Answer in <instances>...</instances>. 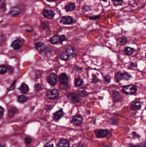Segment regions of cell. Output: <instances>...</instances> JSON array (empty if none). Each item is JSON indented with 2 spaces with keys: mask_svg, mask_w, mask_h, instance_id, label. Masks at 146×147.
<instances>
[{
  "mask_svg": "<svg viewBox=\"0 0 146 147\" xmlns=\"http://www.w3.org/2000/svg\"><path fill=\"white\" fill-rule=\"evenodd\" d=\"M66 38L63 35H55L51 38L50 41L53 44H62L63 42L66 40Z\"/></svg>",
  "mask_w": 146,
  "mask_h": 147,
  "instance_id": "6da1fadb",
  "label": "cell"
},
{
  "mask_svg": "<svg viewBox=\"0 0 146 147\" xmlns=\"http://www.w3.org/2000/svg\"><path fill=\"white\" fill-rule=\"evenodd\" d=\"M137 91V88L135 86L130 84L126 86L123 88V92L126 94H132L135 93Z\"/></svg>",
  "mask_w": 146,
  "mask_h": 147,
  "instance_id": "7a4b0ae2",
  "label": "cell"
},
{
  "mask_svg": "<svg viewBox=\"0 0 146 147\" xmlns=\"http://www.w3.org/2000/svg\"><path fill=\"white\" fill-rule=\"evenodd\" d=\"M83 117L80 115H76L72 117L71 119V123L74 125L78 126L80 125L83 122Z\"/></svg>",
  "mask_w": 146,
  "mask_h": 147,
  "instance_id": "3957f363",
  "label": "cell"
},
{
  "mask_svg": "<svg viewBox=\"0 0 146 147\" xmlns=\"http://www.w3.org/2000/svg\"><path fill=\"white\" fill-rule=\"evenodd\" d=\"M59 96V93L57 89H52L47 91L46 96L51 99H54L58 98Z\"/></svg>",
  "mask_w": 146,
  "mask_h": 147,
  "instance_id": "277c9868",
  "label": "cell"
},
{
  "mask_svg": "<svg viewBox=\"0 0 146 147\" xmlns=\"http://www.w3.org/2000/svg\"><path fill=\"white\" fill-rule=\"evenodd\" d=\"M58 76L55 73H53L51 74L48 77L47 81L49 84L52 86H54L57 82Z\"/></svg>",
  "mask_w": 146,
  "mask_h": 147,
  "instance_id": "5b68a950",
  "label": "cell"
},
{
  "mask_svg": "<svg viewBox=\"0 0 146 147\" xmlns=\"http://www.w3.org/2000/svg\"><path fill=\"white\" fill-rule=\"evenodd\" d=\"M73 22V20L72 17L69 16H63L60 18V22L63 25H70Z\"/></svg>",
  "mask_w": 146,
  "mask_h": 147,
  "instance_id": "8992f818",
  "label": "cell"
},
{
  "mask_svg": "<svg viewBox=\"0 0 146 147\" xmlns=\"http://www.w3.org/2000/svg\"><path fill=\"white\" fill-rule=\"evenodd\" d=\"M94 133L97 138H103L105 137L108 135V131L105 129H96L94 130Z\"/></svg>",
  "mask_w": 146,
  "mask_h": 147,
  "instance_id": "52a82bcc",
  "label": "cell"
},
{
  "mask_svg": "<svg viewBox=\"0 0 146 147\" xmlns=\"http://www.w3.org/2000/svg\"><path fill=\"white\" fill-rule=\"evenodd\" d=\"M69 100L73 103H78L79 102V98L78 95L75 93H69L67 96Z\"/></svg>",
  "mask_w": 146,
  "mask_h": 147,
  "instance_id": "ba28073f",
  "label": "cell"
},
{
  "mask_svg": "<svg viewBox=\"0 0 146 147\" xmlns=\"http://www.w3.org/2000/svg\"><path fill=\"white\" fill-rule=\"evenodd\" d=\"M55 14L56 13L54 11L51 10H45L43 13V15L44 17H45V18L48 19H52L53 18Z\"/></svg>",
  "mask_w": 146,
  "mask_h": 147,
  "instance_id": "9c48e42d",
  "label": "cell"
},
{
  "mask_svg": "<svg viewBox=\"0 0 146 147\" xmlns=\"http://www.w3.org/2000/svg\"><path fill=\"white\" fill-rule=\"evenodd\" d=\"M35 48L37 51L40 52H43L45 51L47 48V46L43 42H38L35 45Z\"/></svg>",
  "mask_w": 146,
  "mask_h": 147,
  "instance_id": "30bf717a",
  "label": "cell"
},
{
  "mask_svg": "<svg viewBox=\"0 0 146 147\" xmlns=\"http://www.w3.org/2000/svg\"><path fill=\"white\" fill-rule=\"evenodd\" d=\"M64 113L63 109H60V110L56 111V112L54 113L53 118L55 121H58L64 116Z\"/></svg>",
  "mask_w": 146,
  "mask_h": 147,
  "instance_id": "8fae6325",
  "label": "cell"
},
{
  "mask_svg": "<svg viewBox=\"0 0 146 147\" xmlns=\"http://www.w3.org/2000/svg\"><path fill=\"white\" fill-rule=\"evenodd\" d=\"M59 80L60 84H66L68 82V77L66 73H62L60 75Z\"/></svg>",
  "mask_w": 146,
  "mask_h": 147,
  "instance_id": "7c38bea8",
  "label": "cell"
},
{
  "mask_svg": "<svg viewBox=\"0 0 146 147\" xmlns=\"http://www.w3.org/2000/svg\"><path fill=\"white\" fill-rule=\"evenodd\" d=\"M22 46V41L19 40H15L12 44V47L13 49L15 50H18L20 49Z\"/></svg>",
  "mask_w": 146,
  "mask_h": 147,
  "instance_id": "4fadbf2b",
  "label": "cell"
},
{
  "mask_svg": "<svg viewBox=\"0 0 146 147\" xmlns=\"http://www.w3.org/2000/svg\"><path fill=\"white\" fill-rule=\"evenodd\" d=\"M76 4L73 2H70L67 4L64 7V9L67 12H72L76 9Z\"/></svg>",
  "mask_w": 146,
  "mask_h": 147,
  "instance_id": "5bb4252c",
  "label": "cell"
},
{
  "mask_svg": "<svg viewBox=\"0 0 146 147\" xmlns=\"http://www.w3.org/2000/svg\"><path fill=\"white\" fill-rule=\"evenodd\" d=\"M70 142L66 139H62L60 140L58 144V147H69Z\"/></svg>",
  "mask_w": 146,
  "mask_h": 147,
  "instance_id": "9a60e30c",
  "label": "cell"
},
{
  "mask_svg": "<svg viewBox=\"0 0 146 147\" xmlns=\"http://www.w3.org/2000/svg\"><path fill=\"white\" fill-rule=\"evenodd\" d=\"M20 92L22 94H26L29 91L28 86L25 84H22L19 88Z\"/></svg>",
  "mask_w": 146,
  "mask_h": 147,
  "instance_id": "2e32d148",
  "label": "cell"
},
{
  "mask_svg": "<svg viewBox=\"0 0 146 147\" xmlns=\"http://www.w3.org/2000/svg\"><path fill=\"white\" fill-rule=\"evenodd\" d=\"M20 13V9L18 7H15L11 9L9 11V14L12 16H16L19 14Z\"/></svg>",
  "mask_w": 146,
  "mask_h": 147,
  "instance_id": "e0dca14e",
  "label": "cell"
},
{
  "mask_svg": "<svg viewBox=\"0 0 146 147\" xmlns=\"http://www.w3.org/2000/svg\"><path fill=\"white\" fill-rule=\"evenodd\" d=\"M70 55L69 54V53L67 51H66L62 53L60 58L62 60L67 61V60H68L70 59Z\"/></svg>",
  "mask_w": 146,
  "mask_h": 147,
  "instance_id": "ac0fdd59",
  "label": "cell"
},
{
  "mask_svg": "<svg viewBox=\"0 0 146 147\" xmlns=\"http://www.w3.org/2000/svg\"><path fill=\"white\" fill-rule=\"evenodd\" d=\"M84 83L83 80L80 78H76L75 80V86L76 87H78L81 86Z\"/></svg>",
  "mask_w": 146,
  "mask_h": 147,
  "instance_id": "d6986e66",
  "label": "cell"
},
{
  "mask_svg": "<svg viewBox=\"0 0 146 147\" xmlns=\"http://www.w3.org/2000/svg\"><path fill=\"white\" fill-rule=\"evenodd\" d=\"M134 49L131 47H127L125 49L124 53L125 54L127 55H130L132 54L133 53Z\"/></svg>",
  "mask_w": 146,
  "mask_h": 147,
  "instance_id": "ffe728a7",
  "label": "cell"
},
{
  "mask_svg": "<svg viewBox=\"0 0 146 147\" xmlns=\"http://www.w3.org/2000/svg\"><path fill=\"white\" fill-rule=\"evenodd\" d=\"M18 110L16 109V108H13L9 109L8 111V115L10 117H12L14 115V114L17 112Z\"/></svg>",
  "mask_w": 146,
  "mask_h": 147,
  "instance_id": "44dd1931",
  "label": "cell"
},
{
  "mask_svg": "<svg viewBox=\"0 0 146 147\" xmlns=\"http://www.w3.org/2000/svg\"><path fill=\"white\" fill-rule=\"evenodd\" d=\"M27 100V98L26 96H25L24 95H21L18 96V101L19 102L23 103L24 102H25Z\"/></svg>",
  "mask_w": 146,
  "mask_h": 147,
  "instance_id": "7402d4cb",
  "label": "cell"
},
{
  "mask_svg": "<svg viewBox=\"0 0 146 147\" xmlns=\"http://www.w3.org/2000/svg\"><path fill=\"white\" fill-rule=\"evenodd\" d=\"M132 109L135 110H138L141 108V104L140 102H136L135 103H134L133 105H132Z\"/></svg>",
  "mask_w": 146,
  "mask_h": 147,
  "instance_id": "603a6c76",
  "label": "cell"
},
{
  "mask_svg": "<svg viewBox=\"0 0 146 147\" xmlns=\"http://www.w3.org/2000/svg\"><path fill=\"white\" fill-rule=\"evenodd\" d=\"M117 40H119V43L121 45H126L127 42V40L126 39V38L124 37L118 38V39H117Z\"/></svg>",
  "mask_w": 146,
  "mask_h": 147,
  "instance_id": "cb8c5ba5",
  "label": "cell"
},
{
  "mask_svg": "<svg viewBox=\"0 0 146 147\" xmlns=\"http://www.w3.org/2000/svg\"><path fill=\"white\" fill-rule=\"evenodd\" d=\"M132 76L129 74L127 72L123 73V77L122 79L124 80H129L131 78Z\"/></svg>",
  "mask_w": 146,
  "mask_h": 147,
  "instance_id": "d4e9b609",
  "label": "cell"
},
{
  "mask_svg": "<svg viewBox=\"0 0 146 147\" xmlns=\"http://www.w3.org/2000/svg\"><path fill=\"white\" fill-rule=\"evenodd\" d=\"M122 74L123 73L118 72L116 75L115 79L116 80V81L120 82L122 80Z\"/></svg>",
  "mask_w": 146,
  "mask_h": 147,
  "instance_id": "484cf974",
  "label": "cell"
},
{
  "mask_svg": "<svg viewBox=\"0 0 146 147\" xmlns=\"http://www.w3.org/2000/svg\"><path fill=\"white\" fill-rule=\"evenodd\" d=\"M113 96L114 100H115V101H118L121 97L120 94L117 91L114 92V93H113Z\"/></svg>",
  "mask_w": 146,
  "mask_h": 147,
  "instance_id": "4316f807",
  "label": "cell"
},
{
  "mask_svg": "<svg viewBox=\"0 0 146 147\" xmlns=\"http://www.w3.org/2000/svg\"><path fill=\"white\" fill-rule=\"evenodd\" d=\"M112 1L114 6L121 5L123 3V0H112Z\"/></svg>",
  "mask_w": 146,
  "mask_h": 147,
  "instance_id": "83f0119b",
  "label": "cell"
},
{
  "mask_svg": "<svg viewBox=\"0 0 146 147\" xmlns=\"http://www.w3.org/2000/svg\"><path fill=\"white\" fill-rule=\"evenodd\" d=\"M7 72V68L4 65H1L0 67V73L1 75L4 74Z\"/></svg>",
  "mask_w": 146,
  "mask_h": 147,
  "instance_id": "f1b7e54d",
  "label": "cell"
},
{
  "mask_svg": "<svg viewBox=\"0 0 146 147\" xmlns=\"http://www.w3.org/2000/svg\"><path fill=\"white\" fill-rule=\"evenodd\" d=\"M66 51L69 53V54L71 56H73L74 54V49H73L72 47H69L67 49Z\"/></svg>",
  "mask_w": 146,
  "mask_h": 147,
  "instance_id": "f546056e",
  "label": "cell"
},
{
  "mask_svg": "<svg viewBox=\"0 0 146 147\" xmlns=\"http://www.w3.org/2000/svg\"><path fill=\"white\" fill-rule=\"evenodd\" d=\"M7 72L9 73V74H11L14 71V68L11 65H9L8 66V67H7Z\"/></svg>",
  "mask_w": 146,
  "mask_h": 147,
  "instance_id": "4dcf8cb0",
  "label": "cell"
},
{
  "mask_svg": "<svg viewBox=\"0 0 146 147\" xmlns=\"http://www.w3.org/2000/svg\"><path fill=\"white\" fill-rule=\"evenodd\" d=\"M4 109L2 107V106H0V118L1 119L4 116Z\"/></svg>",
  "mask_w": 146,
  "mask_h": 147,
  "instance_id": "1f68e13d",
  "label": "cell"
},
{
  "mask_svg": "<svg viewBox=\"0 0 146 147\" xmlns=\"http://www.w3.org/2000/svg\"><path fill=\"white\" fill-rule=\"evenodd\" d=\"M32 142V139L29 138H26L25 139V142L26 145H30Z\"/></svg>",
  "mask_w": 146,
  "mask_h": 147,
  "instance_id": "d6a6232c",
  "label": "cell"
},
{
  "mask_svg": "<svg viewBox=\"0 0 146 147\" xmlns=\"http://www.w3.org/2000/svg\"><path fill=\"white\" fill-rule=\"evenodd\" d=\"M111 79V78L110 76H109V75H107L106 76H105L104 77V80L107 82H110Z\"/></svg>",
  "mask_w": 146,
  "mask_h": 147,
  "instance_id": "836d02e7",
  "label": "cell"
},
{
  "mask_svg": "<svg viewBox=\"0 0 146 147\" xmlns=\"http://www.w3.org/2000/svg\"><path fill=\"white\" fill-rule=\"evenodd\" d=\"M42 89L41 86L40 84H37L35 86V89L37 91H39Z\"/></svg>",
  "mask_w": 146,
  "mask_h": 147,
  "instance_id": "e575fe53",
  "label": "cell"
},
{
  "mask_svg": "<svg viewBox=\"0 0 146 147\" xmlns=\"http://www.w3.org/2000/svg\"><path fill=\"white\" fill-rule=\"evenodd\" d=\"M43 147H54V145H53V144L48 143L46 144L45 145H44Z\"/></svg>",
  "mask_w": 146,
  "mask_h": 147,
  "instance_id": "d590c367",
  "label": "cell"
},
{
  "mask_svg": "<svg viewBox=\"0 0 146 147\" xmlns=\"http://www.w3.org/2000/svg\"><path fill=\"white\" fill-rule=\"evenodd\" d=\"M80 95H81V96L85 97V96H87V92L86 91H82L81 92V93H80Z\"/></svg>",
  "mask_w": 146,
  "mask_h": 147,
  "instance_id": "8d00e7d4",
  "label": "cell"
},
{
  "mask_svg": "<svg viewBox=\"0 0 146 147\" xmlns=\"http://www.w3.org/2000/svg\"><path fill=\"white\" fill-rule=\"evenodd\" d=\"M96 16H94V17H90V18L91 20H96V19H97L99 18L100 17V16H96V17H95Z\"/></svg>",
  "mask_w": 146,
  "mask_h": 147,
  "instance_id": "74e56055",
  "label": "cell"
},
{
  "mask_svg": "<svg viewBox=\"0 0 146 147\" xmlns=\"http://www.w3.org/2000/svg\"><path fill=\"white\" fill-rule=\"evenodd\" d=\"M46 0L49 2H54L57 1L58 0Z\"/></svg>",
  "mask_w": 146,
  "mask_h": 147,
  "instance_id": "f35d334b",
  "label": "cell"
},
{
  "mask_svg": "<svg viewBox=\"0 0 146 147\" xmlns=\"http://www.w3.org/2000/svg\"><path fill=\"white\" fill-rule=\"evenodd\" d=\"M103 0V1H107V0Z\"/></svg>",
  "mask_w": 146,
  "mask_h": 147,
  "instance_id": "ab89813d",
  "label": "cell"
},
{
  "mask_svg": "<svg viewBox=\"0 0 146 147\" xmlns=\"http://www.w3.org/2000/svg\"><path fill=\"white\" fill-rule=\"evenodd\" d=\"M5 147V146H4V145H1V147Z\"/></svg>",
  "mask_w": 146,
  "mask_h": 147,
  "instance_id": "60d3db41",
  "label": "cell"
},
{
  "mask_svg": "<svg viewBox=\"0 0 146 147\" xmlns=\"http://www.w3.org/2000/svg\"><path fill=\"white\" fill-rule=\"evenodd\" d=\"M129 147H135V146H129Z\"/></svg>",
  "mask_w": 146,
  "mask_h": 147,
  "instance_id": "b9f144b4",
  "label": "cell"
},
{
  "mask_svg": "<svg viewBox=\"0 0 146 147\" xmlns=\"http://www.w3.org/2000/svg\"><path fill=\"white\" fill-rule=\"evenodd\" d=\"M145 57H146V55H145Z\"/></svg>",
  "mask_w": 146,
  "mask_h": 147,
  "instance_id": "7bdbcfd3",
  "label": "cell"
},
{
  "mask_svg": "<svg viewBox=\"0 0 146 147\" xmlns=\"http://www.w3.org/2000/svg\"></svg>",
  "mask_w": 146,
  "mask_h": 147,
  "instance_id": "ee69618b",
  "label": "cell"
}]
</instances>
